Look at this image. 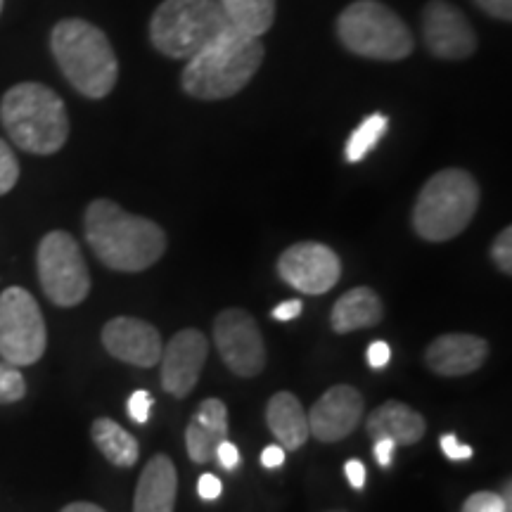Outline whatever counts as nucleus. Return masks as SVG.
Listing matches in <instances>:
<instances>
[{
  "label": "nucleus",
  "instance_id": "obj_29",
  "mask_svg": "<svg viewBox=\"0 0 512 512\" xmlns=\"http://www.w3.org/2000/svg\"><path fill=\"white\" fill-rule=\"evenodd\" d=\"M155 399H152L150 392H145V389H138V392L131 394V399H128V415H131V420L136 422V425H145L147 420H150V408Z\"/></svg>",
  "mask_w": 512,
  "mask_h": 512
},
{
  "label": "nucleus",
  "instance_id": "obj_26",
  "mask_svg": "<svg viewBox=\"0 0 512 512\" xmlns=\"http://www.w3.org/2000/svg\"><path fill=\"white\" fill-rule=\"evenodd\" d=\"M460 512H510V496L503 498L494 491H475Z\"/></svg>",
  "mask_w": 512,
  "mask_h": 512
},
{
  "label": "nucleus",
  "instance_id": "obj_3",
  "mask_svg": "<svg viewBox=\"0 0 512 512\" xmlns=\"http://www.w3.org/2000/svg\"><path fill=\"white\" fill-rule=\"evenodd\" d=\"M57 67L76 93L102 100L114 91L119 79V60L105 31L86 19H62L50 34Z\"/></svg>",
  "mask_w": 512,
  "mask_h": 512
},
{
  "label": "nucleus",
  "instance_id": "obj_35",
  "mask_svg": "<svg viewBox=\"0 0 512 512\" xmlns=\"http://www.w3.org/2000/svg\"><path fill=\"white\" fill-rule=\"evenodd\" d=\"M285 456H287V451L283 446H278V444L266 446L264 453H261V465L268 467V470H275V467H280L285 463Z\"/></svg>",
  "mask_w": 512,
  "mask_h": 512
},
{
  "label": "nucleus",
  "instance_id": "obj_28",
  "mask_svg": "<svg viewBox=\"0 0 512 512\" xmlns=\"http://www.w3.org/2000/svg\"><path fill=\"white\" fill-rule=\"evenodd\" d=\"M491 259H494L496 268L505 275L512 273V228H503L496 235L494 245H491Z\"/></svg>",
  "mask_w": 512,
  "mask_h": 512
},
{
  "label": "nucleus",
  "instance_id": "obj_25",
  "mask_svg": "<svg viewBox=\"0 0 512 512\" xmlns=\"http://www.w3.org/2000/svg\"><path fill=\"white\" fill-rule=\"evenodd\" d=\"M27 394V382L24 375L15 366L0 363V403H17Z\"/></svg>",
  "mask_w": 512,
  "mask_h": 512
},
{
  "label": "nucleus",
  "instance_id": "obj_24",
  "mask_svg": "<svg viewBox=\"0 0 512 512\" xmlns=\"http://www.w3.org/2000/svg\"><path fill=\"white\" fill-rule=\"evenodd\" d=\"M389 131V119L384 114H370L356 126V131L351 133L347 140V147H344V155H347V162L356 164L363 162L370 152L375 150V145L384 138V133Z\"/></svg>",
  "mask_w": 512,
  "mask_h": 512
},
{
  "label": "nucleus",
  "instance_id": "obj_30",
  "mask_svg": "<svg viewBox=\"0 0 512 512\" xmlns=\"http://www.w3.org/2000/svg\"><path fill=\"white\" fill-rule=\"evenodd\" d=\"M439 444H441V451H444V456L451 460H470L472 453H475L472 451V446L458 444L456 434H441Z\"/></svg>",
  "mask_w": 512,
  "mask_h": 512
},
{
  "label": "nucleus",
  "instance_id": "obj_12",
  "mask_svg": "<svg viewBox=\"0 0 512 512\" xmlns=\"http://www.w3.org/2000/svg\"><path fill=\"white\" fill-rule=\"evenodd\" d=\"M425 46L439 60H467L477 50V31L463 10L446 0H432L422 10Z\"/></svg>",
  "mask_w": 512,
  "mask_h": 512
},
{
  "label": "nucleus",
  "instance_id": "obj_10",
  "mask_svg": "<svg viewBox=\"0 0 512 512\" xmlns=\"http://www.w3.org/2000/svg\"><path fill=\"white\" fill-rule=\"evenodd\" d=\"M214 344L228 370L238 377L264 373L268 354L254 316L245 309H226L214 318Z\"/></svg>",
  "mask_w": 512,
  "mask_h": 512
},
{
  "label": "nucleus",
  "instance_id": "obj_9",
  "mask_svg": "<svg viewBox=\"0 0 512 512\" xmlns=\"http://www.w3.org/2000/svg\"><path fill=\"white\" fill-rule=\"evenodd\" d=\"M48 330L41 306L24 287L0 294V358L8 366H34L46 354Z\"/></svg>",
  "mask_w": 512,
  "mask_h": 512
},
{
  "label": "nucleus",
  "instance_id": "obj_15",
  "mask_svg": "<svg viewBox=\"0 0 512 512\" xmlns=\"http://www.w3.org/2000/svg\"><path fill=\"white\" fill-rule=\"evenodd\" d=\"M102 347L117 361L136 368H155L162 358V335L152 323L131 316L107 320L102 328Z\"/></svg>",
  "mask_w": 512,
  "mask_h": 512
},
{
  "label": "nucleus",
  "instance_id": "obj_1",
  "mask_svg": "<svg viewBox=\"0 0 512 512\" xmlns=\"http://www.w3.org/2000/svg\"><path fill=\"white\" fill-rule=\"evenodd\" d=\"M83 235L100 264L119 273H143L166 254L164 228L128 214L112 200H93L83 214Z\"/></svg>",
  "mask_w": 512,
  "mask_h": 512
},
{
  "label": "nucleus",
  "instance_id": "obj_2",
  "mask_svg": "<svg viewBox=\"0 0 512 512\" xmlns=\"http://www.w3.org/2000/svg\"><path fill=\"white\" fill-rule=\"evenodd\" d=\"M261 38L228 27L223 34L185 62L181 86L190 98L228 100L238 95L264 62Z\"/></svg>",
  "mask_w": 512,
  "mask_h": 512
},
{
  "label": "nucleus",
  "instance_id": "obj_17",
  "mask_svg": "<svg viewBox=\"0 0 512 512\" xmlns=\"http://www.w3.org/2000/svg\"><path fill=\"white\" fill-rule=\"evenodd\" d=\"M228 439V408L221 399H204L185 427V448L192 463L207 465L214 460L216 448Z\"/></svg>",
  "mask_w": 512,
  "mask_h": 512
},
{
  "label": "nucleus",
  "instance_id": "obj_4",
  "mask_svg": "<svg viewBox=\"0 0 512 512\" xmlns=\"http://www.w3.org/2000/svg\"><path fill=\"white\" fill-rule=\"evenodd\" d=\"M0 121L19 150L55 155L69 138L64 100L43 83H17L0 100Z\"/></svg>",
  "mask_w": 512,
  "mask_h": 512
},
{
  "label": "nucleus",
  "instance_id": "obj_27",
  "mask_svg": "<svg viewBox=\"0 0 512 512\" xmlns=\"http://www.w3.org/2000/svg\"><path fill=\"white\" fill-rule=\"evenodd\" d=\"M19 181V162L10 145L0 138V195H8Z\"/></svg>",
  "mask_w": 512,
  "mask_h": 512
},
{
  "label": "nucleus",
  "instance_id": "obj_6",
  "mask_svg": "<svg viewBox=\"0 0 512 512\" xmlns=\"http://www.w3.org/2000/svg\"><path fill=\"white\" fill-rule=\"evenodd\" d=\"M230 27L216 0H164L150 19V41L171 60H192Z\"/></svg>",
  "mask_w": 512,
  "mask_h": 512
},
{
  "label": "nucleus",
  "instance_id": "obj_13",
  "mask_svg": "<svg viewBox=\"0 0 512 512\" xmlns=\"http://www.w3.org/2000/svg\"><path fill=\"white\" fill-rule=\"evenodd\" d=\"M209 356V342L200 330L185 328L176 332L169 342L164 344L162 358H159V380H162V389L174 399H185L192 394V389L200 382V375L204 370Z\"/></svg>",
  "mask_w": 512,
  "mask_h": 512
},
{
  "label": "nucleus",
  "instance_id": "obj_20",
  "mask_svg": "<svg viewBox=\"0 0 512 512\" xmlns=\"http://www.w3.org/2000/svg\"><path fill=\"white\" fill-rule=\"evenodd\" d=\"M266 425L285 451H299L311 439L309 418L302 401L292 392H278L266 406Z\"/></svg>",
  "mask_w": 512,
  "mask_h": 512
},
{
  "label": "nucleus",
  "instance_id": "obj_18",
  "mask_svg": "<svg viewBox=\"0 0 512 512\" xmlns=\"http://www.w3.org/2000/svg\"><path fill=\"white\" fill-rule=\"evenodd\" d=\"M178 470L174 460L164 453L150 458L138 479L133 512H176Z\"/></svg>",
  "mask_w": 512,
  "mask_h": 512
},
{
  "label": "nucleus",
  "instance_id": "obj_38",
  "mask_svg": "<svg viewBox=\"0 0 512 512\" xmlns=\"http://www.w3.org/2000/svg\"><path fill=\"white\" fill-rule=\"evenodd\" d=\"M394 441L392 439H377L375 441V458L382 467L392 465V456H394Z\"/></svg>",
  "mask_w": 512,
  "mask_h": 512
},
{
  "label": "nucleus",
  "instance_id": "obj_34",
  "mask_svg": "<svg viewBox=\"0 0 512 512\" xmlns=\"http://www.w3.org/2000/svg\"><path fill=\"white\" fill-rule=\"evenodd\" d=\"M214 458H219V463L226 467V470H235V467L240 465V451H238V446L235 444H230V441L226 439L223 441V444H219V448H216V456Z\"/></svg>",
  "mask_w": 512,
  "mask_h": 512
},
{
  "label": "nucleus",
  "instance_id": "obj_8",
  "mask_svg": "<svg viewBox=\"0 0 512 512\" xmlns=\"http://www.w3.org/2000/svg\"><path fill=\"white\" fill-rule=\"evenodd\" d=\"M38 280L43 294L62 309H72L86 302L91 294V273L74 235L67 230H53L38 242L36 252Z\"/></svg>",
  "mask_w": 512,
  "mask_h": 512
},
{
  "label": "nucleus",
  "instance_id": "obj_36",
  "mask_svg": "<svg viewBox=\"0 0 512 512\" xmlns=\"http://www.w3.org/2000/svg\"><path fill=\"white\" fill-rule=\"evenodd\" d=\"M344 472H347L349 484L354 486V489H363V486H366V467H363L361 460H349V463L344 465Z\"/></svg>",
  "mask_w": 512,
  "mask_h": 512
},
{
  "label": "nucleus",
  "instance_id": "obj_19",
  "mask_svg": "<svg viewBox=\"0 0 512 512\" xmlns=\"http://www.w3.org/2000/svg\"><path fill=\"white\" fill-rule=\"evenodd\" d=\"M427 432V420L422 413L403 401H384L366 418V434L373 441L392 439L396 446H413Z\"/></svg>",
  "mask_w": 512,
  "mask_h": 512
},
{
  "label": "nucleus",
  "instance_id": "obj_22",
  "mask_svg": "<svg viewBox=\"0 0 512 512\" xmlns=\"http://www.w3.org/2000/svg\"><path fill=\"white\" fill-rule=\"evenodd\" d=\"M91 439L98 451L117 467H133L140 458L138 439L112 418H98L91 427Z\"/></svg>",
  "mask_w": 512,
  "mask_h": 512
},
{
  "label": "nucleus",
  "instance_id": "obj_39",
  "mask_svg": "<svg viewBox=\"0 0 512 512\" xmlns=\"http://www.w3.org/2000/svg\"><path fill=\"white\" fill-rule=\"evenodd\" d=\"M60 512H105V510H102L100 505H95V503L79 501V503H69L67 508H62Z\"/></svg>",
  "mask_w": 512,
  "mask_h": 512
},
{
  "label": "nucleus",
  "instance_id": "obj_5",
  "mask_svg": "<svg viewBox=\"0 0 512 512\" xmlns=\"http://www.w3.org/2000/svg\"><path fill=\"white\" fill-rule=\"evenodd\" d=\"M482 190L465 169H441L422 185L413 207V230L427 242H446L465 233L475 219Z\"/></svg>",
  "mask_w": 512,
  "mask_h": 512
},
{
  "label": "nucleus",
  "instance_id": "obj_33",
  "mask_svg": "<svg viewBox=\"0 0 512 512\" xmlns=\"http://www.w3.org/2000/svg\"><path fill=\"white\" fill-rule=\"evenodd\" d=\"M221 491H223L221 479L211 475V472L202 475L200 482H197V494H200V498H204V501H216V498L221 496Z\"/></svg>",
  "mask_w": 512,
  "mask_h": 512
},
{
  "label": "nucleus",
  "instance_id": "obj_11",
  "mask_svg": "<svg viewBox=\"0 0 512 512\" xmlns=\"http://www.w3.org/2000/svg\"><path fill=\"white\" fill-rule=\"evenodd\" d=\"M278 275L294 290L320 297L339 283L342 261L335 249L323 242H297L280 254Z\"/></svg>",
  "mask_w": 512,
  "mask_h": 512
},
{
  "label": "nucleus",
  "instance_id": "obj_32",
  "mask_svg": "<svg viewBox=\"0 0 512 512\" xmlns=\"http://www.w3.org/2000/svg\"><path fill=\"white\" fill-rule=\"evenodd\" d=\"M475 3L486 15L503 19V22H510L512 19V0H475Z\"/></svg>",
  "mask_w": 512,
  "mask_h": 512
},
{
  "label": "nucleus",
  "instance_id": "obj_21",
  "mask_svg": "<svg viewBox=\"0 0 512 512\" xmlns=\"http://www.w3.org/2000/svg\"><path fill=\"white\" fill-rule=\"evenodd\" d=\"M384 318V304L380 294L370 287H354L337 299L330 311V325L337 335L368 330L380 325Z\"/></svg>",
  "mask_w": 512,
  "mask_h": 512
},
{
  "label": "nucleus",
  "instance_id": "obj_40",
  "mask_svg": "<svg viewBox=\"0 0 512 512\" xmlns=\"http://www.w3.org/2000/svg\"><path fill=\"white\" fill-rule=\"evenodd\" d=\"M3 5H5V0H0V12H3Z\"/></svg>",
  "mask_w": 512,
  "mask_h": 512
},
{
  "label": "nucleus",
  "instance_id": "obj_23",
  "mask_svg": "<svg viewBox=\"0 0 512 512\" xmlns=\"http://www.w3.org/2000/svg\"><path fill=\"white\" fill-rule=\"evenodd\" d=\"M233 29L247 36H264L273 27L275 0H216Z\"/></svg>",
  "mask_w": 512,
  "mask_h": 512
},
{
  "label": "nucleus",
  "instance_id": "obj_31",
  "mask_svg": "<svg viewBox=\"0 0 512 512\" xmlns=\"http://www.w3.org/2000/svg\"><path fill=\"white\" fill-rule=\"evenodd\" d=\"M368 366L380 370L384 366H389V361H392V347H389L387 342H382V339H377L368 347Z\"/></svg>",
  "mask_w": 512,
  "mask_h": 512
},
{
  "label": "nucleus",
  "instance_id": "obj_37",
  "mask_svg": "<svg viewBox=\"0 0 512 512\" xmlns=\"http://www.w3.org/2000/svg\"><path fill=\"white\" fill-rule=\"evenodd\" d=\"M299 313H302V302H299V299H287V302L275 306V309L271 311V316L275 320H294Z\"/></svg>",
  "mask_w": 512,
  "mask_h": 512
},
{
  "label": "nucleus",
  "instance_id": "obj_14",
  "mask_svg": "<svg viewBox=\"0 0 512 512\" xmlns=\"http://www.w3.org/2000/svg\"><path fill=\"white\" fill-rule=\"evenodd\" d=\"M306 418H309L313 439L323 441V444H335V441L354 434L361 420L366 418V399L351 384H335L313 403Z\"/></svg>",
  "mask_w": 512,
  "mask_h": 512
},
{
  "label": "nucleus",
  "instance_id": "obj_7",
  "mask_svg": "<svg viewBox=\"0 0 512 512\" xmlns=\"http://www.w3.org/2000/svg\"><path fill=\"white\" fill-rule=\"evenodd\" d=\"M337 38L358 57L380 62L406 60L415 41L406 22L380 0H356L337 17Z\"/></svg>",
  "mask_w": 512,
  "mask_h": 512
},
{
  "label": "nucleus",
  "instance_id": "obj_16",
  "mask_svg": "<svg viewBox=\"0 0 512 512\" xmlns=\"http://www.w3.org/2000/svg\"><path fill=\"white\" fill-rule=\"evenodd\" d=\"M489 358V342L484 337L448 332L432 339L425 349V366L441 377H465L477 373Z\"/></svg>",
  "mask_w": 512,
  "mask_h": 512
}]
</instances>
